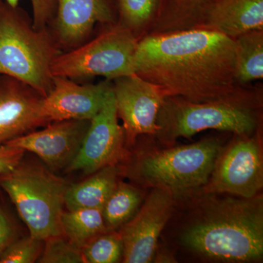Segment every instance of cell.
<instances>
[{
    "mask_svg": "<svg viewBox=\"0 0 263 263\" xmlns=\"http://www.w3.org/2000/svg\"><path fill=\"white\" fill-rule=\"evenodd\" d=\"M235 40L206 29L152 33L138 41L135 73L192 103L249 100L238 87Z\"/></svg>",
    "mask_w": 263,
    "mask_h": 263,
    "instance_id": "obj_1",
    "label": "cell"
},
{
    "mask_svg": "<svg viewBox=\"0 0 263 263\" xmlns=\"http://www.w3.org/2000/svg\"><path fill=\"white\" fill-rule=\"evenodd\" d=\"M185 229V247L209 258L248 262L263 254V200L226 197L206 200Z\"/></svg>",
    "mask_w": 263,
    "mask_h": 263,
    "instance_id": "obj_2",
    "label": "cell"
},
{
    "mask_svg": "<svg viewBox=\"0 0 263 263\" xmlns=\"http://www.w3.org/2000/svg\"><path fill=\"white\" fill-rule=\"evenodd\" d=\"M61 52L50 27L34 28L22 8L0 0V75L22 81L44 98L53 86L52 64Z\"/></svg>",
    "mask_w": 263,
    "mask_h": 263,
    "instance_id": "obj_3",
    "label": "cell"
},
{
    "mask_svg": "<svg viewBox=\"0 0 263 263\" xmlns=\"http://www.w3.org/2000/svg\"><path fill=\"white\" fill-rule=\"evenodd\" d=\"M70 184L43 162L24 158L14 168L0 174V187L14 204L29 235L43 240L63 235L61 216Z\"/></svg>",
    "mask_w": 263,
    "mask_h": 263,
    "instance_id": "obj_4",
    "label": "cell"
},
{
    "mask_svg": "<svg viewBox=\"0 0 263 263\" xmlns=\"http://www.w3.org/2000/svg\"><path fill=\"white\" fill-rule=\"evenodd\" d=\"M221 152L219 141L205 140L139 156L121 168L133 181L174 195L205 186Z\"/></svg>",
    "mask_w": 263,
    "mask_h": 263,
    "instance_id": "obj_5",
    "label": "cell"
},
{
    "mask_svg": "<svg viewBox=\"0 0 263 263\" xmlns=\"http://www.w3.org/2000/svg\"><path fill=\"white\" fill-rule=\"evenodd\" d=\"M155 136L164 144L189 138L206 129L248 136L257 127L249 100L192 103L178 97H166L159 110Z\"/></svg>",
    "mask_w": 263,
    "mask_h": 263,
    "instance_id": "obj_6",
    "label": "cell"
},
{
    "mask_svg": "<svg viewBox=\"0 0 263 263\" xmlns=\"http://www.w3.org/2000/svg\"><path fill=\"white\" fill-rule=\"evenodd\" d=\"M138 43L134 32L120 22L110 24L94 39L62 51L53 60L51 75L70 79L103 76L110 81L133 75Z\"/></svg>",
    "mask_w": 263,
    "mask_h": 263,
    "instance_id": "obj_7",
    "label": "cell"
},
{
    "mask_svg": "<svg viewBox=\"0 0 263 263\" xmlns=\"http://www.w3.org/2000/svg\"><path fill=\"white\" fill-rule=\"evenodd\" d=\"M263 186L262 156L254 139L240 140L216 159L205 193H228L245 198L259 195Z\"/></svg>",
    "mask_w": 263,
    "mask_h": 263,
    "instance_id": "obj_8",
    "label": "cell"
},
{
    "mask_svg": "<svg viewBox=\"0 0 263 263\" xmlns=\"http://www.w3.org/2000/svg\"><path fill=\"white\" fill-rule=\"evenodd\" d=\"M118 119L112 88L101 110L90 121L79 154L66 172L79 171L89 176L103 167L119 164L124 157L126 142Z\"/></svg>",
    "mask_w": 263,
    "mask_h": 263,
    "instance_id": "obj_9",
    "label": "cell"
},
{
    "mask_svg": "<svg viewBox=\"0 0 263 263\" xmlns=\"http://www.w3.org/2000/svg\"><path fill=\"white\" fill-rule=\"evenodd\" d=\"M113 91L127 146L141 135H155L159 110L167 97L163 90L134 73L114 80Z\"/></svg>",
    "mask_w": 263,
    "mask_h": 263,
    "instance_id": "obj_10",
    "label": "cell"
},
{
    "mask_svg": "<svg viewBox=\"0 0 263 263\" xmlns=\"http://www.w3.org/2000/svg\"><path fill=\"white\" fill-rule=\"evenodd\" d=\"M174 195L153 188L136 215L119 228L123 241V262H152L159 237L172 215Z\"/></svg>",
    "mask_w": 263,
    "mask_h": 263,
    "instance_id": "obj_11",
    "label": "cell"
},
{
    "mask_svg": "<svg viewBox=\"0 0 263 263\" xmlns=\"http://www.w3.org/2000/svg\"><path fill=\"white\" fill-rule=\"evenodd\" d=\"M90 121L70 119L51 122L41 130L30 132L5 144L32 152L53 172L65 171L79 154Z\"/></svg>",
    "mask_w": 263,
    "mask_h": 263,
    "instance_id": "obj_12",
    "label": "cell"
},
{
    "mask_svg": "<svg viewBox=\"0 0 263 263\" xmlns=\"http://www.w3.org/2000/svg\"><path fill=\"white\" fill-rule=\"evenodd\" d=\"M113 88L112 81L80 85L68 78L53 76V86L44 97L42 115L48 124L70 119L91 120L101 110Z\"/></svg>",
    "mask_w": 263,
    "mask_h": 263,
    "instance_id": "obj_13",
    "label": "cell"
},
{
    "mask_svg": "<svg viewBox=\"0 0 263 263\" xmlns=\"http://www.w3.org/2000/svg\"><path fill=\"white\" fill-rule=\"evenodd\" d=\"M43 100L28 85L0 75V145L48 124L42 115Z\"/></svg>",
    "mask_w": 263,
    "mask_h": 263,
    "instance_id": "obj_14",
    "label": "cell"
},
{
    "mask_svg": "<svg viewBox=\"0 0 263 263\" xmlns=\"http://www.w3.org/2000/svg\"><path fill=\"white\" fill-rule=\"evenodd\" d=\"M109 0H57L52 32L61 48L72 49L85 42L97 24L117 22Z\"/></svg>",
    "mask_w": 263,
    "mask_h": 263,
    "instance_id": "obj_15",
    "label": "cell"
},
{
    "mask_svg": "<svg viewBox=\"0 0 263 263\" xmlns=\"http://www.w3.org/2000/svg\"><path fill=\"white\" fill-rule=\"evenodd\" d=\"M200 29L233 39L250 31L262 30L263 0H221L208 13Z\"/></svg>",
    "mask_w": 263,
    "mask_h": 263,
    "instance_id": "obj_16",
    "label": "cell"
},
{
    "mask_svg": "<svg viewBox=\"0 0 263 263\" xmlns=\"http://www.w3.org/2000/svg\"><path fill=\"white\" fill-rule=\"evenodd\" d=\"M221 0H159L153 33L199 29L208 13Z\"/></svg>",
    "mask_w": 263,
    "mask_h": 263,
    "instance_id": "obj_17",
    "label": "cell"
},
{
    "mask_svg": "<svg viewBox=\"0 0 263 263\" xmlns=\"http://www.w3.org/2000/svg\"><path fill=\"white\" fill-rule=\"evenodd\" d=\"M122 174L120 166H108L89 175L81 182L70 183L65 197L67 210L103 209Z\"/></svg>",
    "mask_w": 263,
    "mask_h": 263,
    "instance_id": "obj_18",
    "label": "cell"
},
{
    "mask_svg": "<svg viewBox=\"0 0 263 263\" xmlns=\"http://www.w3.org/2000/svg\"><path fill=\"white\" fill-rule=\"evenodd\" d=\"M61 228L64 236L80 249L95 237L107 232L100 209L64 211L61 216Z\"/></svg>",
    "mask_w": 263,
    "mask_h": 263,
    "instance_id": "obj_19",
    "label": "cell"
},
{
    "mask_svg": "<svg viewBox=\"0 0 263 263\" xmlns=\"http://www.w3.org/2000/svg\"><path fill=\"white\" fill-rule=\"evenodd\" d=\"M141 200L138 188L119 180L102 209L107 231H116L130 220L138 212Z\"/></svg>",
    "mask_w": 263,
    "mask_h": 263,
    "instance_id": "obj_20",
    "label": "cell"
},
{
    "mask_svg": "<svg viewBox=\"0 0 263 263\" xmlns=\"http://www.w3.org/2000/svg\"><path fill=\"white\" fill-rule=\"evenodd\" d=\"M235 70L239 84L263 78V32L250 31L237 38Z\"/></svg>",
    "mask_w": 263,
    "mask_h": 263,
    "instance_id": "obj_21",
    "label": "cell"
},
{
    "mask_svg": "<svg viewBox=\"0 0 263 263\" xmlns=\"http://www.w3.org/2000/svg\"><path fill=\"white\" fill-rule=\"evenodd\" d=\"M123 241L119 232L107 231L81 249L84 263H115L122 259Z\"/></svg>",
    "mask_w": 263,
    "mask_h": 263,
    "instance_id": "obj_22",
    "label": "cell"
},
{
    "mask_svg": "<svg viewBox=\"0 0 263 263\" xmlns=\"http://www.w3.org/2000/svg\"><path fill=\"white\" fill-rule=\"evenodd\" d=\"M159 0H117L121 24L134 32L155 18Z\"/></svg>",
    "mask_w": 263,
    "mask_h": 263,
    "instance_id": "obj_23",
    "label": "cell"
},
{
    "mask_svg": "<svg viewBox=\"0 0 263 263\" xmlns=\"http://www.w3.org/2000/svg\"><path fill=\"white\" fill-rule=\"evenodd\" d=\"M37 262L84 263L81 249L70 243L64 235L52 236L44 240V247Z\"/></svg>",
    "mask_w": 263,
    "mask_h": 263,
    "instance_id": "obj_24",
    "label": "cell"
},
{
    "mask_svg": "<svg viewBox=\"0 0 263 263\" xmlns=\"http://www.w3.org/2000/svg\"><path fill=\"white\" fill-rule=\"evenodd\" d=\"M44 247V240L32 235L16 238L0 256V263L37 262Z\"/></svg>",
    "mask_w": 263,
    "mask_h": 263,
    "instance_id": "obj_25",
    "label": "cell"
},
{
    "mask_svg": "<svg viewBox=\"0 0 263 263\" xmlns=\"http://www.w3.org/2000/svg\"><path fill=\"white\" fill-rule=\"evenodd\" d=\"M13 7L18 6L20 0H5ZM32 8V25L42 29L49 27L57 13V0H30Z\"/></svg>",
    "mask_w": 263,
    "mask_h": 263,
    "instance_id": "obj_26",
    "label": "cell"
},
{
    "mask_svg": "<svg viewBox=\"0 0 263 263\" xmlns=\"http://www.w3.org/2000/svg\"><path fill=\"white\" fill-rule=\"evenodd\" d=\"M25 152V151L15 147L0 145V174L14 168L24 158Z\"/></svg>",
    "mask_w": 263,
    "mask_h": 263,
    "instance_id": "obj_27",
    "label": "cell"
},
{
    "mask_svg": "<svg viewBox=\"0 0 263 263\" xmlns=\"http://www.w3.org/2000/svg\"><path fill=\"white\" fill-rule=\"evenodd\" d=\"M18 238L14 224L0 205V256L5 249Z\"/></svg>",
    "mask_w": 263,
    "mask_h": 263,
    "instance_id": "obj_28",
    "label": "cell"
}]
</instances>
